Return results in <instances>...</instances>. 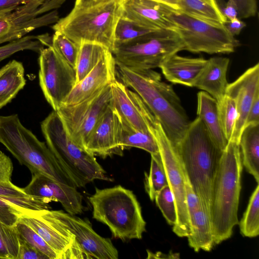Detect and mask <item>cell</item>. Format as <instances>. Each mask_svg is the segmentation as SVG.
I'll return each instance as SVG.
<instances>
[{
  "instance_id": "cell-1",
  "label": "cell",
  "mask_w": 259,
  "mask_h": 259,
  "mask_svg": "<svg viewBox=\"0 0 259 259\" xmlns=\"http://www.w3.org/2000/svg\"><path fill=\"white\" fill-rule=\"evenodd\" d=\"M122 82L131 88L158 120L175 146L184 136L190 121L172 86L153 69L133 70L116 65Z\"/></svg>"
},
{
  "instance_id": "cell-2",
  "label": "cell",
  "mask_w": 259,
  "mask_h": 259,
  "mask_svg": "<svg viewBox=\"0 0 259 259\" xmlns=\"http://www.w3.org/2000/svg\"><path fill=\"white\" fill-rule=\"evenodd\" d=\"M174 147L183 171L210 219L212 184L223 151L198 116Z\"/></svg>"
},
{
  "instance_id": "cell-3",
  "label": "cell",
  "mask_w": 259,
  "mask_h": 259,
  "mask_svg": "<svg viewBox=\"0 0 259 259\" xmlns=\"http://www.w3.org/2000/svg\"><path fill=\"white\" fill-rule=\"evenodd\" d=\"M242 171L239 144L230 140L223 151L212 184L210 219L215 245L230 238L238 224Z\"/></svg>"
},
{
  "instance_id": "cell-4",
  "label": "cell",
  "mask_w": 259,
  "mask_h": 259,
  "mask_svg": "<svg viewBox=\"0 0 259 259\" xmlns=\"http://www.w3.org/2000/svg\"><path fill=\"white\" fill-rule=\"evenodd\" d=\"M0 143L32 175L41 174L77 188L46 143L24 126L17 114L0 115Z\"/></svg>"
},
{
  "instance_id": "cell-5",
  "label": "cell",
  "mask_w": 259,
  "mask_h": 259,
  "mask_svg": "<svg viewBox=\"0 0 259 259\" xmlns=\"http://www.w3.org/2000/svg\"><path fill=\"white\" fill-rule=\"evenodd\" d=\"M93 218L107 225L114 238L141 239L146 231L141 206L133 192L121 185L95 188L89 198Z\"/></svg>"
},
{
  "instance_id": "cell-6",
  "label": "cell",
  "mask_w": 259,
  "mask_h": 259,
  "mask_svg": "<svg viewBox=\"0 0 259 259\" xmlns=\"http://www.w3.org/2000/svg\"><path fill=\"white\" fill-rule=\"evenodd\" d=\"M41 130L47 145L77 188L84 187L95 180H111L95 155L72 140L56 111L41 122Z\"/></svg>"
},
{
  "instance_id": "cell-7",
  "label": "cell",
  "mask_w": 259,
  "mask_h": 259,
  "mask_svg": "<svg viewBox=\"0 0 259 259\" xmlns=\"http://www.w3.org/2000/svg\"><path fill=\"white\" fill-rule=\"evenodd\" d=\"M121 15L119 0H111L90 7H74L52 27L79 45L84 42L97 43L112 52L115 27Z\"/></svg>"
},
{
  "instance_id": "cell-8",
  "label": "cell",
  "mask_w": 259,
  "mask_h": 259,
  "mask_svg": "<svg viewBox=\"0 0 259 259\" xmlns=\"http://www.w3.org/2000/svg\"><path fill=\"white\" fill-rule=\"evenodd\" d=\"M183 50V42L175 30H160L116 45L112 53L116 65L144 70L159 67L169 57Z\"/></svg>"
},
{
  "instance_id": "cell-9",
  "label": "cell",
  "mask_w": 259,
  "mask_h": 259,
  "mask_svg": "<svg viewBox=\"0 0 259 259\" xmlns=\"http://www.w3.org/2000/svg\"><path fill=\"white\" fill-rule=\"evenodd\" d=\"M170 17L184 50L194 53L230 54L240 45L224 24L196 18L172 8Z\"/></svg>"
},
{
  "instance_id": "cell-10",
  "label": "cell",
  "mask_w": 259,
  "mask_h": 259,
  "mask_svg": "<svg viewBox=\"0 0 259 259\" xmlns=\"http://www.w3.org/2000/svg\"><path fill=\"white\" fill-rule=\"evenodd\" d=\"M145 110V121L149 131L157 142L168 186L175 198L177 220L172 231L179 237H187L191 233V225L187 205L184 171L175 149L160 122L148 108Z\"/></svg>"
},
{
  "instance_id": "cell-11",
  "label": "cell",
  "mask_w": 259,
  "mask_h": 259,
  "mask_svg": "<svg viewBox=\"0 0 259 259\" xmlns=\"http://www.w3.org/2000/svg\"><path fill=\"white\" fill-rule=\"evenodd\" d=\"M65 0H30L15 10L0 15V45L25 36L39 27L56 23Z\"/></svg>"
},
{
  "instance_id": "cell-12",
  "label": "cell",
  "mask_w": 259,
  "mask_h": 259,
  "mask_svg": "<svg viewBox=\"0 0 259 259\" xmlns=\"http://www.w3.org/2000/svg\"><path fill=\"white\" fill-rule=\"evenodd\" d=\"M110 85L79 103L61 106L56 111L69 137L83 149L110 104Z\"/></svg>"
},
{
  "instance_id": "cell-13",
  "label": "cell",
  "mask_w": 259,
  "mask_h": 259,
  "mask_svg": "<svg viewBox=\"0 0 259 259\" xmlns=\"http://www.w3.org/2000/svg\"><path fill=\"white\" fill-rule=\"evenodd\" d=\"M39 54V85L46 100L56 111L76 83V70L50 46Z\"/></svg>"
},
{
  "instance_id": "cell-14",
  "label": "cell",
  "mask_w": 259,
  "mask_h": 259,
  "mask_svg": "<svg viewBox=\"0 0 259 259\" xmlns=\"http://www.w3.org/2000/svg\"><path fill=\"white\" fill-rule=\"evenodd\" d=\"M48 215L67 229L83 252L85 258L117 259L118 252L109 238L102 237L93 229L88 219H83L62 210L46 209Z\"/></svg>"
},
{
  "instance_id": "cell-15",
  "label": "cell",
  "mask_w": 259,
  "mask_h": 259,
  "mask_svg": "<svg viewBox=\"0 0 259 259\" xmlns=\"http://www.w3.org/2000/svg\"><path fill=\"white\" fill-rule=\"evenodd\" d=\"M19 220L40 236L57 253L59 259L85 258L74 236L49 217L46 209L23 213Z\"/></svg>"
},
{
  "instance_id": "cell-16",
  "label": "cell",
  "mask_w": 259,
  "mask_h": 259,
  "mask_svg": "<svg viewBox=\"0 0 259 259\" xmlns=\"http://www.w3.org/2000/svg\"><path fill=\"white\" fill-rule=\"evenodd\" d=\"M121 17L150 30H174L171 8L154 0H121Z\"/></svg>"
},
{
  "instance_id": "cell-17",
  "label": "cell",
  "mask_w": 259,
  "mask_h": 259,
  "mask_svg": "<svg viewBox=\"0 0 259 259\" xmlns=\"http://www.w3.org/2000/svg\"><path fill=\"white\" fill-rule=\"evenodd\" d=\"M23 189L29 196L60 202L70 214L83 212L82 196L76 188L54 181L42 174L32 175L30 183Z\"/></svg>"
},
{
  "instance_id": "cell-18",
  "label": "cell",
  "mask_w": 259,
  "mask_h": 259,
  "mask_svg": "<svg viewBox=\"0 0 259 259\" xmlns=\"http://www.w3.org/2000/svg\"><path fill=\"white\" fill-rule=\"evenodd\" d=\"M258 92V63L247 69L234 81L228 84L226 95L235 101L238 112L237 120L230 140L239 143L248 111Z\"/></svg>"
},
{
  "instance_id": "cell-19",
  "label": "cell",
  "mask_w": 259,
  "mask_h": 259,
  "mask_svg": "<svg viewBox=\"0 0 259 259\" xmlns=\"http://www.w3.org/2000/svg\"><path fill=\"white\" fill-rule=\"evenodd\" d=\"M120 119L115 110L109 106L89 138L84 149L105 158L113 154L122 156L120 144Z\"/></svg>"
},
{
  "instance_id": "cell-20",
  "label": "cell",
  "mask_w": 259,
  "mask_h": 259,
  "mask_svg": "<svg viewBox=\"0 0 259 259\" xmlns=\"http://www.w3.org/2000/svg\"><path fill=\"white\" fill-rule=\"evenodd\" d=\"M116 64L113 54L108 52L94 68L75 84L61 106L79 103L116 79Z\"/></svg>"
},
{
  "instance_id": "cell-21",
  "label": "cell",
  "mask_w": 259,
  "mask_h": 259,
  "mask_svg": "<svg viewBox=\"0 0 259 259\" xmlns=\"http://www.w3.org/2000/svg\"><path fill=\"white\" fill-rule=\"evenodd\" d=\"M110 86V105L120 117L137 130L149 132L143 115L144 103L139 96L117 79Z\"/></svg>"
},
{
  "instance_id": "cell-22",
  "label": "cell",
  "mask_w": 259,
  "mask_h": 259,
  "mask_svg": "<svg viewBox=\"0 0 259 259\" xmlns=\"http://www.w3.org/2000/svg\"><path fill=\"white\" fill-rule=\"evenodd\" d=\"M229 62V58L223 57L207 60L193 87L206 92L219 102L225 96L229 84L227 73Z\"/></svg>"
},
{
  "instance_id": "cell-23",
  "label": "cell",
  "mask_w": 259,
  "mask_h": 259,
  "mask_svg": "<svg viewBox=\"0 0 259 259\" xmlns=\"http://www.w3.org/2000/svg\"><path fill=\"white\" fill-rule=\"evenodd\" d=\"M206 62L203 58L186 57L176 54L167 58L159 68L168 81L192 87Z\"/></svg>"
},
{
  "instance_id": "cell-24",
  "label": "cell",
  "mask_w": 259,
  "mask_h": 259,
  "mask_svg": "<svg viewBox=\"0 0 259 259\" xmlns=\"http://www.w3.org/2000/svg\"><path fill=\"white\" fill-rule=\"evenodd\" d=\"M197 114L203 122L215 145L222 151L228 141L221 127L217 101L204 91L197 94Z\"/></svg>"
},
{
  "instance_id": "cell-25",
  "label": "cell",
  "mask_w": 259,
  "mask_h": 259,
  "mask_svg": "<svg viewBox=\"0 0 259 259\" xmlns=\"http://www.w3.org/2000/svg\"><path fill=\"white\" fill-rule=\"evenodd\" d=\"M191 233L187 237L189 246L197 252L210 251L215 246L210 217L202 206L189 214Z\"/></svg>"
},
{
  "instance_id": "cell-26",
  "label": "cell",
  "mask_w": 259,
  "mask_h": 259,
  "mask_svg": "<svg viewBox=\"0 0 259 259\" xmlns=\"http://www.w3.org/2000/svg\"><path fill=\"white\" fill-rule=\"evenodd\" d=\"M23 64L15 60L0 69V109L16 97L26 84Z\"/></svg>"
},
{
  "instance_id": "cell-27",
  "label": "cell",
  "mask_w": 259,
  "mask_h": 259,
  "mask_svg": "<svg viewBox=\"0 0 259 259\" xmlns=\"http://www.w3.org/2000/svg\"><path fill=\"white\" fill-rule=\"evenodd\" d=\"M242 162L248 173L259 182V124L244 127L239 141Z\"/></svg>"
},
{
  "instance_id": "cell-28",
  "label": "cell",
  "mask_w": 259,
  "mask_h": 259,
  "mask_svg": "<svg viewBox=\"0 0 259 259\" xmlns=\"http://www.w3.org/2000/svg\"><path fill=\"white\" fill-rule=\"evenodd\" d=\"M178 11L189 16L224 24L227 20L216 0H178Z\"/></svg>"
},
{
  "instance_id": "cell-29",
  "label": "cell",
  "mask_w": 259,
  "mask_h": 259,
  "mask_svg": "<svg viewBox=\"0 0 259 259\" xmlns=\"http://www.w3.org/2000/svg\"><path fill=\"white\" fill-rule=\"evenodd\" d=\"M120 144L123 150L135 147L144 150L150 154L159 152L157 142L150 131L145 132L137 130L120 117Z\"/></svg>"
},
{
  "instance_id": "cell-30",
  "label": "cell",
  "mask_w": 259,
  "mask_h": 259,
  "mask_svg": "<svg viewBox=\"0 0 259 259\" xmlns=\"http://www.w3.org/2000/svg\"><path fill=\"white\" fill-rule=\"evenodd\" d=\"M109 51L108 48L99 44L81 43L75 65L76 83L85 77Z\"/></svg>"
},
{
  "instance_id": "cell-31",
  "label": "cell",
  "mask_w": 259,
  "mask_h": 259,
  "mask_svg": "<svg viewBox=\"0 0 259 259\" xmlns=\"http://www.w3.org/2000/svg\"><path fill=\"white\" fill-rule=\"evenodd\" d=\"M37 38L44 46L51 47L63 60L75 68L80 45L58 31H55L52 37L46 34Z\"/></svg>"
},
{
  "instance_id": "cell-32",
  "label": "cell",
  "mask_w": 259,
  "mask_h": 259,
  "mask_svg": "<svg viewBox=\"0 0 259 259\" xmlns=\"http://www.w3.org/2000/svg\"><path fill=\"white\" fill-rule=\"evenodd\" d=\"M151 157L149 172H145L144 185L150 199L154 201L159 191L168 183L159 152L151 154Z\"/></svg>"
},
{
  "instance_id": "cell-33",
  "label": "cell",
  "mask_w": 259,
  "mask_h": 259,
  "mask_svg": "<svg viewBox=\"0 0 259 259\" xmlns=\"http://www.w3.org/2000/svg\"><path fill=\"white\" fill-rule=\"evenodd\" d=\"M244 237L253 238L259 234V185L252 192L243 217L238 223Z\"/></svg>"
},
{
  "instance_id": "cell-34",
  "label": "cell",
  "mask_w": 259,
  "mask_h": 259,
  "mask_svg": "<svg viewBox=\"0 0 259 259\" xmlns=\"http://www.w3.org/2000/svg\"><path fill=\"white\" fill-rule=\"evenodd\" d=\"M217 102L221 127L229 141L232 138L238 118L236 104L232 98L226 95Z\"/></svg>"
},
{
  "instance_id": "cell-35",
  "label": "cell",
  "mask_w": 259,
  "mask_h": 259,
  "mask_svg": "<svg viewBox=\"0 0 259 259\" xmlns=\"http://www.w3.org/2000/svg\"><path fill=\"white\" fill-rule=\"evenodd\" d=\"M14 226L20 238L47 255L49 259H59L57 253L29 226L19 220Z\"/></svg>"
},
{
  "instance_id": "cell-36",
  "label": "cell",
  "mask_w": 259,
  "mask_h": 259,
  "mask_svg": "<svg viewBox=\"0 0 259 259\" xmlns=\"http://www.w3.org/2000/svg\"><path fill=\"white\" fill-rule=\"evenodd\" d=\"M19 239L15 226L0 222V258L16 259Z\"/></svg>"
},
{
  "instance_id": "cell-37",
  "label": "cell",
  "mask_w": 259,
  "mask_h": 259,
  "mask_svg": "<svg viewBox=\"0 0 259 259\" xmlns=\"http://www.w3.org/2000/svg\"><path fill=\"white\" fill-rule=\"evenodd\" d=\"M44 48L37 36L26 35L0 47V62L19 51L31 50L39 53Z\"/></svg>"
},
{
  "instance_id": "cell-38",
  "label": "cell",
  "mask_w": 259,
  "mask_h": 259,
  "mask_svg": "<svg viewBox=\"0 0 259 259\" xmlns=\"http://www.w3.org/2000/svg\"><path fill=\"white\" fill-rule=\"evenodd\" d=\"M152 31L155 30L144 29L132 21L120 17L115 27L114 47L137 38Z\"/></svg>"
},
{
  "instance_id": "cell-39",
  "label": "cell",
  "mask_w": 259,
  "mask_h": 259,
  "mask_svg": "<svg viewBox=\"0 0 259 259\" xmlns=\"http://www.w3.org/2000/svg\"><path fill=\"white\" fill-rule=\"evenodd\" d=\"M155 201L168 224L175 225L177 220L176 207L175 198L168 185L159 191Z\"/></svg>"
},
{
  "instance_id": "cell-40",
  "label": "cell",
  "mask_w": 259,
  "mask_h": 259,
  "mask_svg": "<svg viewBox=\"0 0 259 259\" xmlns=\"http://www.w3.org/2000/svg\"><path fill=\"white\" fill-rule=\"evenodd\" d=\"M22 212L11 200L10 196H0V222L14 226Z\"/></svg>"
},
{
  "instance_id": "cell-41",
  "label": "cell",
  "mask_w": 259,
  "mask_h": 259,
  "mask_svg": "<svg viewBox=\"0 0 259 259\" xmlns=\"http://www.w3.org/2000/svg\"><path fill=\"white\" fill-rule=\"evenodd\" d=\"M235 6L238 18L246 19L254 17L257 11V0H228Z\"/></svg>"
},
{
  "instance_id": "cell-42",
  "label": "cell",
  "mask_w": 259,
  "mask_h": 259,
  "mask_svg": "<svg viewBox=\"0 0 259 259\" xmlns=\"http://www.w3.org/2000/svg\"><path fill=\"white\" fill-rule=\"evenodd\" d=\"M19 247L16 259H49L38 249L19 237Z\"/></svg>"
},
{
  "instance_id": "cell-43",
  "label": "cell",
  "mask_w": 259,
  "mask_h": 259,
  "mask_svg": "<svg viewBox=\"0 0 259 259\" xmlns=\"http://www.w3.org/2000/svg\"><path fill=\"white\" fill-rule=\"evenodd\" d=\"M13 170V165L11 159L0 151V182L11 181Z\"/></svg>"
},
{
  "instance_id": "cell-44",
  "label": "cell",
  "mask_w": 259,
  "mask_h": 259,
  "mask_svg": "<svg viewBox=\"0 0 259 259\" xmlns=\"http://www.w3.org/2000/svg\"><path fill=\"white\" fill-rule=\"evenodd\" d=\"M26 197L27 195L23 188L13 184L11 181L0 182V196Z\"/></svg>"
},
{
  "instance_id": "cell-45",
  "label": "cell",
  "mask_w": 259,
  "mask_h": 259,
  "mask_svg": "<svg viewBox=\"0 0 259 259\" xmlns=\"http://www.w3.org/2000/svg\"><path fill=\"white\" fill-rule=\"evenodd\" d=\"M258 124H259V92L256 94L249 109L244 127L249 125Z\"/></svg>"
},
{
  "instance_id": "cell-46",
  "label": "cell",
  "mask_w": 259,
  "mask_h": 259,
  "mask_svg": "<svg viewBox=\"0 0 259 259\" xmlns=\"http://www.w3.org/2000/svg\"><path fill=\"white\" fill-rule=\"evenodd\" d=\"M219 8L224 16L228 20H233L238 17V12L235 6L231 2L224 0H216Z\"/></svg>"
},
{
  "instance_id": "cell-47",
  "label": "cell",
  "mask_w": 259,
  "mask_h": 259,
  "mask_svg": "<svg viewBox=\"0 0 259 259\" xmlns=\"http://www.w3.org/2000/svg\"><path fill=\"white\" fill-rule=\"evenodd\" d=\"M224 25L231 34L235 36L240 33L246 24L241 19L236 18L231 20H227Z\"/></svg>"
},
{
  "instance_id": "cell-48",
  "label": "cell",
  "mask_w": 259,
  "mask_h": 259,
  "mask_svg": "<svg viewBox=\"0 0 259 259\" xmlns=\"http://www.w3.org/2000/svg\"><path fill=\"white\" fill-rule=\"evenodd\" d=\"M30 0H0V15L13 11Z\"/></svg>"
},
{
  "instance_id": "cell-49",
  "label": "cell",
  "mask_w": 259,
  "mask_h": 259,
  "mask_svg": "<svg viewBox=\"0 0 259 259\" xmlns=\"http://www.w3.org/2000/svg\"><path fill=\"white\" fill-rule=\"evenodd\" d=\"M111 0H76L74 7L87 8L95 6Z\"/></svg>"
},
{
  "instance_id": "cell-50",
  "label": "cell",
  "mask_w": 259,
  "mask_h": 259,
  "mask_svg": "<svg viewBox=\"0 0 259 259\" xmlns=\"http://www.w3.org/2000/svg\"><path fill=\"white\" fill-rule=\"evenodd\" d=\"M121 0H119L120 1ZM164 5L168 6V7L176 10H178V0H154Z\"/></svg>"
}]
</instances>
